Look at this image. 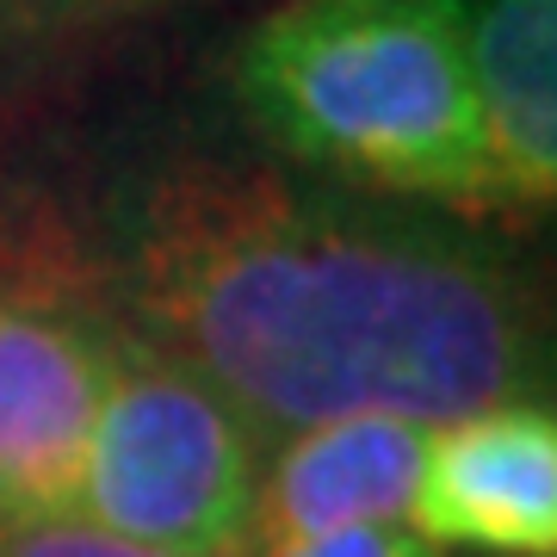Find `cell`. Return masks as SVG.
Here are the masks:
<instances>
[{
    "mask_svg": "<svg viewBox=\"0 0 557 557\" xmlns=\"http://www.w3.org/2000/svg\"><path fill=\"white\" fill-rule=\"evenodd\" d=\"M409 533L434 552L557 557V421L552 403H496L428 428Z\"/></svg>",
    "mask_w": 557,
    "mask_h": 557,
    "instance_id": "5b68a950",
    "label": "cell"
},
{
    "mask_svg": "<svg viewBox=\"0 0 557 557\" xmlns=\"http://www.w3.org/2000/svg\"><path fill=\"white\" fill-rule=\"evenodd\" d=\"M236 100L304 174L496 218L465 0H298L248 32Z\"/></svg>",
    "mask_w": 557,
    "mask_h": 557,
    "instance_id": "7a4b0ae2",
    "label": "cell"
},
{
    "mask_svg": "<svg viewBox=\"0 0 557 557\" xmlns=\"http://www.w3.org/2000/svg\"><path fill=\"white\" fill-rule=\"evenodd\" d=\"M0 557H161V552L106 539L81 520H44V527H0Z\"/></svg>",
    "mask_w": 557,
    "mask_h": 557,
    "instance_id": "ba28073f",
    "label": "cell"
},
{
    "mask_svg": "<svg viewBox=\"0 0 557 557\" xmlns=\"http://www.w3.org/2000/svg\"><path fill=\"white\" fill-rule=\"evenodd\" d=\"M465 62L490 143L496 218H545L557 199V0L465 7Z\"/></svg>",
    "mask_w": 557,
    "mask_h": 557,
    "instance_id": "52a82bcc",
    "label": "cell"
},
{
    "mask_svg": "<svg viewBox=\"0 0 557 557\" xmlns=\"http://www.w3.org/2000/svg\"><path fill=\"white\" fill-rule=\"evenodd\" d=\"M421 453L428 428L403 416H341L292 434L273 465H260L242 557L354 527H397L416 496Z\"/></svg>",
    "mask_w": 557,
    "mask_h": 557,
    "instance_id": "8992f818",
    "label": "cell"
},
{
    "mask_svg": "<svg viewBox=\"0 0 557 557\" xmlns=\"http://www.w3.org/2000/svg\"><path fill=\"white\" fill-rule=\"evenodd\" d=\"M255 557H446L428 539H416L409 527H354V533H329V539H304V545H278V552Z\"/></svg>",
    "mask_w": 557,
    "mask_h": 557,
    "instance_id": "9c48e42d",
    "label": "cell"
},
{
    "mask_svg": "<svg viewBox=\"0 0 557 557\" xmlns=\"http://www.w3.org/2000/svg\"><path fill=\"white\" fill-rule=\"evenodd\" d=\"M143 347L199 372L260 440L341 416L421 428L545 391V304L471 218L186 156L112 218L100 273Z\"/></svg>",
    "mask_w": 557,
    "mask_h": 557,
    "instance_id": "6da1fadb",
    "label": "cell"
},
{
    "mask_svg": "<svg viewBox=\"0 0 557 557\" xmlns=\"http://www.w3.org/2000/svg\"><path fill=\"white\" fill-rule=\"evenodd\" d=\"M156 0H0V20L13 25H94L119 20V13H143Z\"/></svg>",
    "mask_w": 557,
    "mask_h": 557,
    "instance_id": "30bf717a",
    "label": "cell"
},
{
    "mask_svg": "<svg viewBox=\"0 0 557 557\" xmlns=\"http://www.w3.org/2000/svg\"><path fill=\"white\" fill-rule=\"evenodd\" d=\"M260 465L267 440L255 421L124 329L81 465L75 520L161 557H242Z\"/></svg>",
    "mask_w": 557,
    "mask_h": 557,
    "instance_id": "3957f363",
    "label": "cell"
},
{
    "mask_svg": "<svg viewBox=\"0 0 557 557\" xmlns=\"http://www.w3.org/2000/svg\"><path fill=\"white\" fill-rule=\"evenodd\" d=\"M119 354V310L69 248H0V527L75 520Z\"/></svg>",
    "mask_w": 557,
    "mask_h": 557,
    "instance_id": "277c9868",
    "label": "cell"
}]
</instances>
